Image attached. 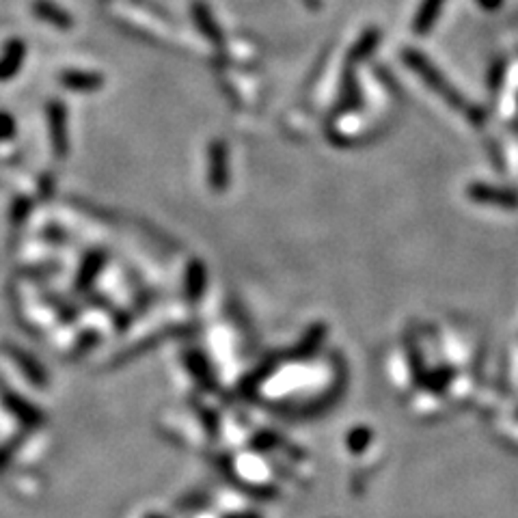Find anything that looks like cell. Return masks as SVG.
Wrapping results in <instances>:
<instances>
[{
    "label": "cell",
    "mask_w": 518,
    "mask_h": 518,
    "mask_svg": "<svg viewBox=\"0 0 518 518\" xmlns=\"http://www.w3.org/2000/svg\"><path fill=\"white\" fill-rule=\"evenodd\" d=\"M24 59V44L22 41H9L4 55L0 56V81H9L15 72L20 70Z\"/></svg>",
    "instance_id": "1"
},
{
    "label": "cell",
    "mask_w": 518,
    "mask_h": 518,
    "mask_svg": "<svg viewBox=\"0 0 518 518\" xmlns=\"http://www.w3.org/2000/svg\"><path fill=\"white\" fill-rule=\"evenodd\" d=\"M33 9L41 15V18L48 20V22H55V24H59V26H67V24H70V20H67V15L63 13V12H59V9L55 7V4H52V7H50L48 3H35Z\"/></svg>",
    "instance_id": "2"
},
{
    "label": "cell",
    "mask_w": 518,
    "mask_h": 518,
    "mask_svg": "<svg viewBox=\"0 0 518 518\" xmlns=\"http://www.w3.org/2000/svg\"><path fill=\"white\" fill-rule=\"evenodd\" d=\"M15 132V123L12 119V115L0 113V140H7L9 136H13Z\"/></svg>",
    "instance_id": "3"
}]
</instances>
